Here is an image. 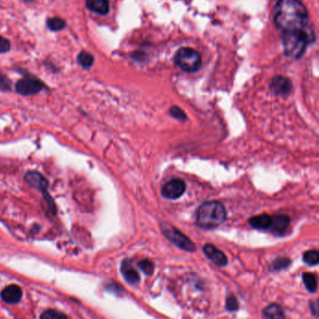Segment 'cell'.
Listing matches in <instances>:
<instances>
[{"instance_id":"cb8c5ba5","label":"cell","mask_w":319,"mask_h":319,"mask_svg":"<svg viewBox=\"0 0 319 319\" xmlns=\"http://www.w3.org/2000/svg\"><path fill=\"white\" fill-rule=\"evenodd\" d=\"M12 89L11 79L5 76L3 73L0 72V92L7 93Z\"/></svg>"},{"instance_id":"603a6c76","label":"cell","mask_w":319,"mask_h":319,"mask_svg":"<svg viewBox=\"0 0 319 319\" xmlns=\"http://www.w3.org/2000/svg\"><path fill=\"white\" fill-rule=\"evenodd\" d=\"M41 319H67V315L56 310H47L41 316Z\"/></svg>"},{"instance_id":"30bf717a","label":"cell","mask_w":319,"mask_h":319,"mask_svg":"<svg viewBox=\"0 0 319 319\" xmlns=\"http://www.w3.org/2000/svg\"><path fill=\"white\" fill-rule=\"evenodd\" d=\"M204 253L206 254V257H208L212 263H215L217 266L223 267L228 263V260L225 256V254L216 248L214 245L211 244H206V246L203 248Z\"/></svg>"},{"instance_id":"44dd1931","label":"cell","mask_w":319,"mask_h":319,"mask_svg":"<svg viewBox=\"0 0 319 319\" xmlns=\"http://www.w3.org/2000/svg\"><path fill=\"white\" fill-rule=\"evenodd\" d=\"M137 265H138L139 269L143 273H146L147 275H151L154 272V263H152L151 261L148 260V258L140 261Z\"/></svg>"},{"instance_id":"7a4b0ae2","label":"cell","mask_w":319,"mask_h":319,"mask_svg":"<svg viewBox=\"0 0 319 319\" xmlns=\"http://www.w3.org/2000/svg\"><path fill=\"white\" fill-rule=\"evenodd\" d=\"M314 31L310 28L302 31L284 32L282 33L284 52L287 56L298 59L303 56L309 43L314 42Z\"/></svg>"},{"instance_id":"52a82bcc","label":"cell","mask_w":319,"mask_h":319,"mask_svg":"<svg viewBox=\"0 0 319 319\" xmlns=\"http://www.w3.org/2000/svg\"><path fill=\"white\" fill-rule=\"evenodd\" d=\"M45 88L46 85L42 83L39 78L31 75H26L23 78L19 79L15 84L16 93L24 96L37 94Z\"/></svg>"},{"instance_id":"4316f807","label":"cell","mask_w":319,"mask_h":319,"mask_svg":"<svg viewBox=\"0 0 319 319\" xmlns=\"http://www.w3.org/2000/svg\"><path fill=\"white\" fill-rule=\"evenodd\" d=\"M170 114L172 115V117L177 118L180 121H184V119L187 118L184 111L178 108V107H172V108L170 109Z\"/></svg>"},{"instance_id":"d4e9b609","label":"cell","mask_w":319,"mask_h":319,"mask_svg":"<svg viewBox=\"0 0 319 319\" xmlns=\"http://www.w3.org/2000/svg\"><path fill=\"white\" fill-rule=\"evenodd\" d=\"M226 308L230 312H235L239 308V303L234 295H229L227 297Z\"/></svg>"},{"instance_id":"9a60e30c","label":"cell","mask_w":319,"mask_h":319,"mask_svg":"<svg viewBox=\"0 0 319 319\" xmlns=\"http://www.w3.org/2000/svg\"><path fill=\"white\" fill-rule=\"evenodd\" d=\"M249 224L257 230H269L272 225V216L267 214H263L251 217Z\"/></svg>"},{"instance_id":"7402d4cb","label":"cell","mask_w":319,"mask_h":319,"mask_svg":"<svg viewBox=\"0 0 319 319\" xmlns=\"http://www.w3.org/2000/svg\"><path fill=\"white\" fill-rule=\"evenodd\" d=\"M289 264H290V260L289 258H287V257H278V258L273 261L271 269L273 271H280V270H283V269L288 268L289 266Z\"/></svg>"},{"instance_id":"484cf974","label":"cell","mask_w":319,"mask_h":319,"mask_svg":"<svg viewBox=\"0 0 319 319\" xmlns=\"http://www.w3.org/2000/svg\"><path fill=\"white\" fill-rule=\"evenodd\" d=\"M11 48V42L4 36H0V54L10 52Z\"/></svg>"},{"instance_id":"2e32d148","label":"cell","mask_w":319,"mask_h":319,"mask_svg":"<svg viewBox=\"0 0 319 319\" xmlns=\"http://www.w3.org/2000/svg\"><path fill=\"white\" fill-rule=\"evenodd\" d=\"M263 315L266 319H286L283 309L276 304L268 305L267 307L263 310Z\"/></svg>"},{"instance_id":"83f0119b","label":"cell","mask_w":319,"mask_h":319,"mask_svg":"<svg viewBox=\"0 0 319 319\" xmlns=\"http://www.w3.org/2000/svg\"><path fill=\"white\" fill-rule=\"evenodd\" d=\"M310 308L312 311V314L315 316H319V301H314L310 303Z\"/></svg>"},{"instance_id":"5b68a950","label":"cell","mask_w":319,"mask_h":319,"mask_svg":"<svg viewBox=\"0 0 319 319\" xmlns=\"http://www.w3.org/2000/svg\"><path fill=\"white\" fill-rule=\"evenodd\" d=\"M175 63L186 72H196L202 67L201 54L194 49L184 47L175 53Z\"/></svg>"},{"instance_id":"8fae6325","label":"cell","mask_w":319,"mask_h":319,"mask_svg":"<svg viewBox=\"0 0 319 319\" xmlns=\"http://www.w3.org/2000/svg\"><path fill=\"white\" fill-rule=\"evenodd\" d=\"M23 296L22 288L17 285H10L1 292V298L9 304H18Z\"/></svg>"},{"instance_id":"f1b7e54d","label":"cell","mask_w":319,"mask_h":319,"mask_svg":"<svg viewBox=\"0 0 319 319\" xmlns=\"http://www.w3.org/2000/svg\"><path fill=\"white\" fill-rule=\"evenodd\" d=\"M22 1H24L25 3H31L34 0H22Z\"/></svg>"},{"instance_id":"9c48e42d","label":"cell","mask_w":319,"mask_h":319,"mask_svg":"<svg viewBox=\"0 0 319 319\" xmlns=\"http://www.w3.org/2000/svg\"><path fill=\"white\" fill-rule=\"evenodd\" d=\"M270 88H271V91L275 95L286 96L291 92L292 83L288 77H283V76H276V77H273Z\"/></svg>"},{"instance_id":"7c38bea8","label":"cell","mask_w":319,"mask_h":319,"mask_svg":"<svg viewBox=\"0 0 319 319\" xmlns=\"http://www.w3.org/2000/svg\"><path fill=\"white\" fill-rule=\"evenodd\" d=\"M121 270H122V273L124 275V279L128 283H138L139 280H140L138 272L134 269L133 264L129 260H124V262L122 263Z\"/></svg>"},{"instance_id":"5bb4252c","label":"cell","mask_w":319,"mask_h":319,"mask_svg":"<svg viewBox=\"0 0 319 319\" xmlns=\"http://www.w3.org/2000/svg\"><path fill=\"white\" fill-rule=\"evenodd\" d=\"M88 10L98 14H108L109 12V1L108 0H86Z\"/></svg>"},{"instance_id":"8992f818","label":"cell","mask_w":319,"mask_h":319,"mask_svg":"<svg viewBox=\"0 0 319 319\" xmlns=\"http://www.w3.org/2000/svg\"><path fill=\"white\" fill-rule=\"evenodd\" d=\"M161 229L165 236L176 247L189 252L195 251V245L193 242L189 237L186 236L184 233L178 231L175 227L172 226L168 223H162Z\"/></svg>"},{"instance_id":"4fadbf2b","label":"cell","mask_w":319,"mask_h":319,"mask_svg":"<svg viewBox=\"0 0 319 319\" xmlns=\"http://www.w3.org/2000/svg\"><path fill=\"white\" fill-rule=\"evenodd\" d=\"M290 220L286 215H277L272 216V225L269 230L275 234H283L287 231Z\"/></svg>"},{"instance_id":"6da1fadb","label":"cell","mask_w":319,"mask_h":319,"mask_svg":"<svg viewBox=\"0 0 319 319\" xmlns=\"http://www.w3.org/2000/svg\"><path fill=\"white\" fill-rule=\"evenodd\" d=\"M274 23L284 32L302 31L308 28V11L301 0H278Z\"/></svg>"},{"instance_id":"d6986e66","label":"cell","mask_w":319,"mask_h":319,"mask_svg":"<svg viewBox=\"0 0 319 319\" xmlns=\"http://www.w3.org/2000/svg\"><path fill=\"white\" fill-rule=\"evenodd\" d=\"M94 58L91 53L87 52H79V54L77 55V63L84 67V68H89V67L93 66Z\"/></svg>"},{"instance_id":"ffe728a7","label":"cell","mask_w":319,"mask_h":319,"mask_svg":"<svg viewBox=\"0 0 319 319\" xmlns=\"http://www.w3.org/2000/svg\"><path fill=\"white\" fill-rule=\"evenodd\" d=\"M304 262L308 265L314 266L319 263V251L317 250H308L304 254Z\"/></svg>"},{"instance_id":"ac0fdd59","label":"cell","mask_w":319,"mask_h":319,"mask_svg":"<svg viewBox=\"0 0 319 319\" xmlns=\"http://www.w3.org/2000/svg\"><path fill=\"white\" fill-rule=\"evenodd\" d=\"M304 286L310 292H314L317 288V279L314 273H305L303 274Z\"/></svg>"},{"instance_id":"ba28073f","label":"cell","mask_w":319,"mask_h":319,"mask_svg":"<svg viewBox=\"0 0 319 319\" xmlns=\"http://www.w3.org/2000/svg\"><path fill=\"white\" fill-rule=\"evenodd\" d=\"M185 182L180 180V178H175L172 181H168L167 183H165V185L162 188V194L167 199H177L184 194L186 191Z\"/></svg>"},{"instance_id":"e0dca14e","label":"cell","mask_w":319,"mask_h":319,"mask_svg":"<svg viewBox=\"0 0 319 319\" xmlns=\"http://www.w3.org/2000/svg\"><path fill=\"white\" fill-rule=\"evenodd\" d=\"M47 27L52 32L61 31L66 26L67 23L59 17H51L47 19Z\"/></svg>"},{"instance_id":"3957f363","label":"cell","mask_w":319,"mask_h":319,"mask_svg":"<svg viewBox=\"0 0 319 319\" xmlns=\"http://www.w3.org/2000/svg\"><path fill=\"white\" fill-rule=\"evenodd\" d=\"M226 209L220 202H206L197 210L196 223L203 229H214L226 220Z\"/></svg>"},{"instance_id":"277c9868","label":"cell","mask_w":319,"mask_h":319,"mask_svg":"<svg viewBox=\"0 0 319 319\" xmlns=\"http://www.w3.org/2000/svg\"><path fill=\"white\" fill-rule=\"evenodd\" d=\"M25 180L26 183L28 185L36 189L39 192H42V196L44 198V200L46 202L47 206L49 208V211L52 214V216L56 215V206L55 203L53 201L52 196L49 193V181L47 180L42 173H39L38 171L31 170L26 172L25 175Z\"/></svg>"}]
</instances>
